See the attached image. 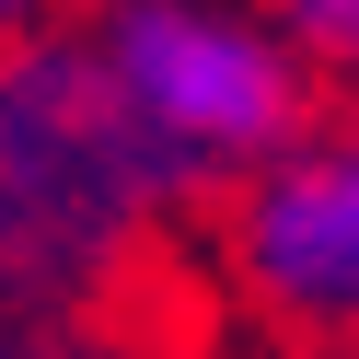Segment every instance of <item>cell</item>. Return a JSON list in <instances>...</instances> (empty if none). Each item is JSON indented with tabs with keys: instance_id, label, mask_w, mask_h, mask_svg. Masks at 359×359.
<instances>
[{
	"instance_id": "obj_1",
	"label": "cell",
	"mask_w": 359,
	"mask_h": 359,
	"mask_svg": "<svg viewBox=\"0 0 359 359\" xmlns=\"http://www.w3.org/2000/svg\"><path fill=\"white\" fill-rule=\"evenodd\" d=\"M174 197L186 186L128 128L81 35H35L0 58V290L35 325H93Z\"/></svg>"
},
{
	"instance_id": "obj_2",
	"label": "cell",
	"mask_w": 359,
	"mask_h": 359,
	"mask_svg": "<svg viewBox=\"0 0 359 359\" xmlns=\"http://www.w3.org/2000/svg\"><path fill=\"white\" fill-rule=\"evenodd\" d=\"M81 47L174 186H232L313 116V70L290 24L243 0H93Z\"/></svg>"
},
{
	"instance_id": "obj_3",
	"label": "cell",
	"mask_w": 359,
	"mask_h": 359,
	"mask_svg": "<svg viewBox=\"0 0 359 359\" xmlns=\"http://www.w3.org/2000/svg\"><path fill=\"white\" fill-rule=\"evenodd\" d=\"M220 278L255 325L359 348V104L302 116L255 174L220 186Z\"/></svg>"
},
{
	"instance_id": "obj_4",
	"label": "cell",
	"mask_w": 359,
	"mask_h": 359,
	"mask_svg": "<svg viewBox=\"0 0 359 359\" xmlns=\"http://www.w3.org/2000/svg\"><path fill=\"white\" fill-rule=\"evenodd\" d=\"M278 24H290V47H302V70L359 104V0H278Z\"/></svg>"
},
{
	"instance_id": "obj_5",
	"label": "cell",
	"mask_w": 359,
	"mask_h": 359,
	"mask_svg": "<svg viewBox=\"0 0 359 359\" xmlns=\"http://www.w3.org/2000/svg\"><path fill=\"white\" fill-rule=\"evenodd\" d=\"M70 12H93V0H0V58L35 35H70Z\"/></svg>"
},
{
	"instance_id": "obj_6",
	"label": "cell",
	"mask_w": 359,
	"mask_h": 359,
	"mask_svg": "<svg viewBox=\"0 0 359 359\" xmlns=\"http://www.w3.org/2000/svg\"><path fill=\"white\" fill-rule=\"evenodd\" d=\"M0 359H35V313L12 302V290H0Z\"/></svg>"
}]
</instances>
